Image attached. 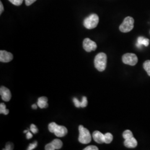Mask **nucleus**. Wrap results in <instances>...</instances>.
<instances>
[{
    "instance_id": "1",
    "label": "nucleus",
    "mask_w": 150,
    "mask_h": 150,
    "mask_svg": "<svg viewBox=\"0 0 150 150\" xmlns=\"http://www.w3.org/2000/svg\"><path fill=\"white\" fill-rule=\"evenodd\" d=\"M95 67L97 70L102 72L106 69L107 64V56L105 53L97 54L94 60Z\"/></svg>"
},
{
    "instance_id": "2",
    "label": "nucleus",
    "mask_w": 150,
    "mask_h": 150,
    "mask_svg": "<svg viewBox=\"0 0 150 150\" xmlns=\"http://www.w3.org/2000/svg\"><path fill=\"white\" fill-rule=\"evenodd\" d=\"M48 129L51 133L59 137H62L67 134V129L64 126H59L55 122H51L48 125Z\"/></svg>"
},
{
    "instance_id": "3",
    "label": "nucleus",
    "mask_w": 150,
    "mask_h": 150,
    "mask_svg": "<svg viewBox=\"0 0 150 150\" xmlns=\"http://www.w3.org/2000/svg\"><path fill=\"white\" fill-rule=\"evenodd\" d=\"M79 142L83 144H89L91 141V135L90 131L85 128L82 125H80L79 127Z\"/></svg>"
},
{
    "instance_id": "4",
    "label": "nucleus",
    "mask_w": 150,
    "mask_h": 150,
    "mask_svg": "<svg viewBox=\"0 0 150 150\" xmlns=\"http://www.w3.org/2000/svg\"><path fill=\"white\" fill-rule=\"evenodd\" d=\"M99 22V17L96 14H91L83 21V25L87 29H93L97 27Z\"/></svg>"
},
{
    "instance_id": "5",
    "label": "nucleus",
    "mask_w": 150,
    "mask_h": 150,
    "mask_svg": "<svg viewBox=\"0 0 150 150\" xmlns=\"http://www.w3.org/2000/svg\"><path fill=\"white\" fill-rule=\"evenodd\" d=\"M134 27V20L131 17H126L123 22L120 26L119 29L120 31L123 33H127L131 31Z\"/></svg>"
},
{
    "instance_id": "6",
    "label": "nucleus",
    "mask_w": 150,
    "mask_h": 150,
    "mask_svg": "<svg viewBox=\"0 0 150 150\" xmlns=\"http://www.w3.org/2000/svg\"><path fill=\"white\" fill-rule=\"evenodd\" d=\"M122 60L125 64L134 66L138 62V58L135 54L127 53L123 54Z\"/></svg>"
},
{
    "instance_id": "7",
    "label": "nucleus",
    "mask_w": 150,
    "mask_h": 150,
    "mask_svg": "<svg viewBox=\"0 0 150 150\" xmlns=\"http://www.w3.org/2000/svg\"><path fill=\"white\" fill-rule=\"evenodd\" d=\"M83 47L86 52H90L96 50L97 48V44L96 42L92 41L90 38H86L83 40Z\"/></svg>"
},
{
    "instance_id": "8",
    "label": "nucleus",
    "mask_w": 150,
    "mask_h": 150,
    "mask_svg": "<svg viewBox=\"0 0 150 150\" xmlns=\"http://www.w3.org/2000/svg\"><path fill=\"white\" fill-rule=\"evenodd\" d=\"M62 142L59 139H54L50 144L46 145L45 150H59L62 146Z\"/></svg>"
},
{
    "instance_id": "9",
    "label": "nucleus",
    "mask_w": 150,
    "mask_h": 150,
    "mask_svg": "<svg viewBox=\"0 0 150 150\" xmlns=\"http://www.w3.org/2000/svg\"><path fill=\"white\" fill-rule=\"evenodd\" d=\"M0 95L2 99L6 102L9 101L11 98V92L8 88L5 86H1L0 88Z\"/></svg>"
},
{
    "instance_id": "10",
    "label": "nucleus",
    "mask_w": 150,
    "mask_h": 150,
    "mask_svg": "<svg viewBox=\"0 0 150 150\" xmlns=\"http://www.w3.org/2000/svg\"><path fill=\"white\" fill-rule=\"evenodd\" d=\"M13 54L6 51H0V61L2 62H9L13 59Z\"/></svg>"
},
{
    "instance_id": "11",
    "label": "nucleus",
    "mask_w": 150,
    "mask_h": 150,
    "mask_svg": "<svg viewBox=\"0 0 150 150\" xmlns=\"http://www.w3.org/2000/svg\"><path fill=\"white\" fill-rule=\"evenodd\" d=\"M92 137L94 141L98 144H103L105 142V136L98 131H96L93 132L92 134Z\"/></svg>"
},
{
    "instance_id": "12",
    "label": "nucleus",
    "mask_w": 150,
    "mask_h": 150,
    "mask_svg": "<svg viewBox=\"0 0 150 150\" xmlns=\"http://www.w3.org/2000/svg\"><path fill=\"white\" fill-rule=\"evenodd\" d=\"M124 145L127 148H135L137 146V141L133 136L125 139Z\"/></svg>"
},
{
    "instance_id": "13",
    "label": "nucleus",
    "mask_w": 150,
    "mask_h": 150,
    "mask_svg": "<svg viewBox=\"0 0 150 150\" xmlns=\"http://www.w3.org/2000/svg\"><path fill=\"white\" fill-rule=\"evenodd\" d=\"M48 98L46 97H41L38 99V106L41 108H45L48 107Z\"/></svg>"
},
{
    "instance_id": "14",
    "label": "nucleus",
    "mask_w": 150,
    "mask_h": 150,
    "mask_svg": "<svg viewBox=\"0 0 150 150\" xmlns=\"http://www.w3.org/2000/svg\"><path fill=\"white\" fill-rule=\"evenodd\" d=\"M150 43V41L148 38L144 37H139L137 38V42L136 44V46L140 48L142 45H144L145 46H148Z\"/></svg>"
},
{
    "instance_id": "15",
    "label": "nucleus",
    "mask_w": 150,
    "mask_h": 150,
    "mask_svg": "<svg viewBox=\"0 0 150 150\" xmlns=\"http://www.w3.org/2000/svg\"><path fill=\"white\" fill-rule=\"evenodd\" d=\"M9 113V110L6 109V106L5 104H4V103H1L0 104V113L2 114H4L5 115H8Z\"/></svg>"
},
{
    "instance_id": "16",
    "label": "nucleus",
    "mask_w": 150,
    "mask_h": 150,
    "mask_svg": "<svg viewBox=\"0 0 150 150\" xmlns=\"http://www.w3.org/2000/svg\"><path fill=\"white\" fill-rule=\"evenodd\" d=\"M144 69L147 72L148 75L150 76V60H147L144 63Z\"/></svg>"
},
{
    "instance_id": "17",
    "label": "nucleus",
    "mask_w": 150,
    "mask_h": 150,
    "mask_svg": "<svg viewBox=\"0 0 150 150\" xmlns=\"http://www.w3.org/2000/svg\"><path fill=\"white\" fill-rule=\"evenodd\" d=\"M105 144H110L113 140V136L112 134H111V133H106V134H105Z\"/></svg>"
},
{
    "instance_id": "18",
    "label": "nucleus",
    "mask_w": 150,
    "mask_h": 150,
    "mask_svg": "<svg viewBox=\"0 0 150 150\" xmlns=\"http://www.w3.org/2000/svg\"><path fill=\"white\" fill-rule=\"evenodd\" d=\"M87 104H88V101H87V97L85 96L82 97V101L81 102V107H82V108L86 107L87 106Z\"/></svg>"
},
{
    "instance_id": "19",
    "label": "nucleus",
    "mask_w": 150,
    "mask_h": 150,
    "mask_svg": "<svg viewBox=\"0 0 150 150\" xmlns=\"http://www.w3.org/2000/svg\"><path fill=\"white\" fill-rule=\"evenodd\" d=\"M13 5L15 6L21 5L23 0H8Z\"/></svg>"
},
{
    "instance_id": "20",
    "label": "nucleus",
    "mask_w": 150,
    "mask_h": 150,
    "mask_svg": "<svg viewBox=\"0 0 150 150\" xmlns=\"http://www.w3.org/2000/svg\"><path fill=\"white\" fill-rule=\"evenodd\" d=\"M13 144L12 142H7L6 145V149L4 150H12L13 149Z\"/></svg>"
},
{
    "instance_id": "21",
    "label": "nucleus",
    "mask_w": 150,
    "mask_h": 150,
    "mask_svg": "<svg viewBox=\"0 0 150 150\" xmlns=\"http://www.w3.org/2000/svg\"><path fill=\"white\" fill-rule=\"evenodd\" d=\"M30 129H31V132H32V133L34 134H37L38 132V128H37L36 126L35 125H33V124H32V125H31V126H30Z\"/></svg>"
},
{
    "instance_id": "22",
    "label": "nucleus",
    "mask_w": 150,
    "mask_h": 150,
    "mask_svg": "<svg viewBox=\"0 0 150 150\" xmlns=\"http://www.w3.org/2000/svg\"><path fill=\"white\" fill-rule=\"evenodd\" d=\"M37 146H38V142H37L36 141H35L33 144H31L30 145H29L28 148L27 149V150H33V149H35Z\"/></svg>"
},
{
    "instance_id": "23",
    "label": "nucleus",
    "mask_w": 150,
    "mask_h": 150,
    "mask_svg": "<svg viewBox=\"0 0 150 150\" xmlns=\"http://www.w3.org/2000/svg\"><path fill=\"white\" fill-rule=\"evenodd\" d=\"M73 102L75 104V106L76 107L79 108V107H81V102H80L79 100H78L77 98H74L73 99Z\"/></svg>"
},
{
    "instance_id": "24",
    "label": "nucleus",
    "mask_w": 150,
    "mask_h": 150,
    "mask_svg": "<svg viewBox=\"0 0 150 150\" xmlns=\"http://www.w3.org/2000/svg\"><path fill=\"white\" fill-rule=\"evenodd\" d=\"M98 149L97 148V147H96V146H93V145H92V146H87V147H86L85 149H84L83 150H98Z\"/></svg>"
},
{
    "instance_id": "25",
    "label": "nucleus",
    "mask_w": 150,
    "mask_h": 150,
    "mask_svg": "<svg viewBox=\"0 0 150 150\" xmlns=\"http://www.w3.org/2000/svg\"><path fill=\"white\" fill-rule=\"evenodd\" d=\"M25 1L26 5L28 6L31 5L32 4H33L37 0H25Z\"/></svg>"
},
{
    "instance_id": "26",
    "label": "nucleus",
    "mask_w": 150,
    "mask_h": 150,
    "mask_svg": "<svg viewBox=\"0 0 150 150\" xmlns=\"http://www.w3.org/2000/svg\"><path fill=\"white\" fill-rule=\"evenodd\" d=\"M32 137H33V135L28 130V131L26 133V138L27 139H30L32 138Z\"/></svg>"
},
{
    "instance_id": "27",
    "label": "nucleus",
    "mask_w": 150,
    "mask_h": 150,
    "mask_svg": "<svg viewBox=\"0 0 150 150\" xmlns=\"http://www.w3.org/2000/svg\"><path fill=\"white\" fill-rule=\"evenodd\" d=\"M4 10V6H3L2 2L1 1L0 2V15H1L2 13Z\"/></svg>"
},
{
    "instance_id": "28",
    "label": "nucleus",
    "mask_w": 150,
    "mask_h": 150,
    "mask_svg": "<svg viewBox=\"0 0 150 150\" xmlns=\"http://www.w3.org/2000/svg\"><path fill=\"white\" fill-rule=\"evenodd\" d=\"M32 108L33 109H37L38 106L36 104H33L32 105Z\"/></svg>"
},
{
    "instance_id": "29",
    "label": "nucleus",
    "mask_w": 150,
    "mask_h": 150,
    "mask_svg": "<svg viewBox=\"0 0 150 150\" xmlns=\"http://www.w3.org/2000/svg\"><path fill=\"white\" fill-rule=\"evenodd\" d=\"M28 131V130H26V131H24L23 132H24V133H27Z\"/></svg>"
}]
</instances>
